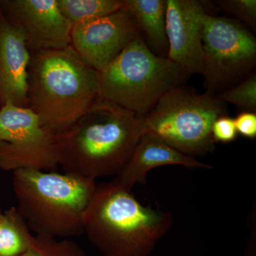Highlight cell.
<instances>
[{"mask_svg": "<svg viewBox=\"0 0 256 256\" xmlns=\"http://www.w3.org/2000/svg\"><path fill=\"white\" fill-rule=\"evenodd\" d=\"M144 132L142 116L100 98L65 132L56 134L66 173L95 181L122 171Z\"/></svg>", "mask_w": 256, "mask_h": 256, "instance_id": "obj_1", "label": "cell"}, {"mask_svg": "<svg viewBox=\"0 0 256 256\" xmlns=\"http://www.w3.org/2000/svg\"><path fill=\"white\" fill-rule=\"evenodd\" d=\"M100 74L72 46L31 52L28 106L54 134L66 131L99 98Z\"/></svg>", "mask_w": 256, "mask_h": 256, "instance_id": "obj_2", "label": "cell"}, {"mask_svg": "<svg viewBox=\"0 0 256 256\" xmlns=\"http://www.w3.org/2000/svg\"><path fill=\"white\" fill-rule=\"evenodd\" d=\"M173 223L169 212L142 206L112 180L96 185L84 228L102 256H150Z\"/></svg>", "mask_w": 256, "mask_h": 256, "instance_id": "obj_3", "label": "cell"}, {"mask_svg": "<svg viewBox=\"0 0 256 256\" xmlns=\"http://www.w3.org/2000/svg\"><path fill=\"white\" fill-rule=\"evenodd\" d=\"M95 181L68 173L22 169L13 172L18 210L36 235L70 239L84 234V218Z\"/></svg>", "mask_w": 256, "mask_h": 256, "instance_id": "obj_4", "label": "cell"}, {"mask_svg": "<svg viewBox=\"0 0 256 256\" xmlns=\"http://www.w3.org/2000/svg\"><path fill=\"white\" fill-rule=\"evenodd\" d=\"M99 74V97L142 117L188 77L169 58L152 52L142 34Z\"/></svg>", "mask_w": 256, "mask_h": 256, "instance_id": "obj_5", "label": "cell"}, {"mask_svg": "<svg viewBox=\"0 0 256 256\" xmlns=\"http://www.w3.org/2000/svg\"><path fill=\"white\" fill-rule=\"evenodd\" d=\"M225 114V104L216 96L180 86L166 92L143 117L144 132L186 156H201L214 148L212 126Z\"/></svg>", "mask_w": 256, "mask_h": 256, "instance_id": "obj_6", "label": "cell"}, {"mask_svg": "<svg viewBox=\"0 0 256 256\" xmlns=\"http://www.w3.org/2000/svg\"><path fill=\"white\" fill-rule=\"evenodd\" d=\"M206 94L216 96L255 66V36L238 22L206 14L202 34Z\"/></svg>", "mask_w": 256, "mask_h": 256, "instance_id": "obj_7", "label": "cell"}, {"mask_svg": "<svg viewBox=\"0 0 256 256\" xmlns=\"http://www.w3.org/2000/svg\"><path fill=\"white\" fill-rule=\"evenodd\" d=\"M0 170H55L58 164L56 134L44 127L26 107L6 102L0 109Z\"/></svg>", "mask_w": 256, "mask_h": 256, "instance_id": "obj_8", "label": "cell"}, {"mask_svg": "<svg viewBox=\"0 0 256 256\" xmlns=\"http://www.w3.org/2000/svg\"><path fill=\"white\" fill-rule=\"evenodd\" d=\"M141 35L129 12L122 9L74 25L70 46L84 62L100 72Z\"/></svg>", "mask_w": 256, "mask_h": 256, "instance_id": "obj_9", "label": "cell"}, {"mask_svg": "<svg viewBox=\"0 0 256 256\" xmlns=\"http://www.w3.org/2000/svg\"><path fill=\"white\" fill-rule=\"evenodd\" d=\"M0 8L22 32L30 52L70 46L73 26L62 14L57 0H0Z\"/></svg>", "mask_w": 256, "mask_h": 256, "instance_id": "obj_10", "label": "cell"}, {"mask_svg": "<svg viewBox=\"0 0 256 256\" xmlns=\"http://www.w3.org/2000/svg\"><path fill=\"white\" fill-rule=\"evenodd\" d=\"M206 10L196 0H166L168 58L190 76L202 74V34Z\"/></svg>", "mask_w": 256, "mask_h": 256, "instance_id": "obj_11", "label": "cell"}, {"mask_svg": "<svg viewBox=\"0 0 256 256\" xmlns=\"http://www.w3.org/2000/svg\"><path fill=\"white\" fill-rule=\"evenodd\" d=\"M31 52L20 28L0 8V100L20 107L28 106V66Z\"/></svg>", "mask_w": 256, "mask_h": 256, "instance_id": "obj_12", "label": "cell"}, {"mask_svg": "<svg viewBox=\"0 0 256 256\" xmlns=\"http://www.w3.org/2000/svg\"><path fill=\"white\" fill-rule=\"evenodd\" d=\"M166 165H180L191 170L213 169L210 165L176 150L154 134L144 132L129 161L112 181L132 191L137 184H146L150 170Z\"/></svg>", "mask_w": 256, "mask_h": 256, "instance_id": "obj_13", "label": "cell"}, {"mask_svg": "<svg viewBox=\"0 0 256 256\" xmlns=\"http://www.w3.org/2000/svg\"><path fill=\"white\" fill-rule=\"evenodd\" d=\"M124 8L137 24L140 32L146 36L152 52L168 58L166 34V0H122Z\"/></svg>", "mask_w": 256, "mask_h": 256, "instance_id": "obj_14", "label": "cell"}, {"mask_svg": "<svg viewBox=\"0 0 256 256\" xmlns=\"http://www.w3.org/2000/svg\"><path fill=\"white\" fill-rule=\"evenodd\" d=\"M32 236L16 207H11L0 220V256L22 255L30 246Z\"/></svg>", "mask_w": 256, "mask_h": 256, "instance_id": "obj_15", "label": "cell"}, {"mask_svg": "<svg viewBox=\"0 0 256 256\" xmlns=\"http://www.w3.org/2000/svg\"><path fill=\"white\" fill-rule=\"evenodd\" d=\"M64 16L72 26L112 14L124 6L122 0H57Z\"/></svg>", "mask_w": 256, "mask_h": 256, "instance_id": "obj_16", "label": "cell"}, {"mask_svg": "<svg viewBox=\"0 0 256 256\" xmlns=\"http://www.w3.org/2000/svg\"><path fill=\"white\" fill-rule=\"evenodd\" d=\"M18 256H87L82 247L70 239L33 235L30 246Z\"/></svg>", "mask_w": 256, "mask_h": 256, "instance_id": "obj_17", "label": "cell"}, {"mask_svg": "<svg viewBox=\"0 0 256 256\" xmlns=\"http://www.w3.org/2000/svg\"><path fill=\"white\" fill-rule=\"evenodd\" d=\"M220 102H230L238 107L255 112L256 110V76L248 75L245 80L232 88L227 89L216 96Z\"/></svg>", "mask_w": 256, "mask_h": 256, "instance_id": "obj_18", "label": "cell"}, {"mask_svg": "<svg viewBox=\"0 0 256 256\" xmlns=\"http://www.w3.org/2000/svg\"><path fill=\"white\" fill-rule=\"evenodd\" d=\"M217 3L226 12L240 18L252 30H256V0H220Z\"/></svg>", "mask_w": 256, "mask_h": 256, "instance_id": "obj_19", "label": "cell"}, {"mask_svg": "<svg viewBox=\"0 0 256 256\" xmlns=\"http://www.w3.org/2000/svg\"><path fill=\"white\" fill-rule=\"evenodd\" d=\"M212 134L214 142L226 143L234 141L238 136L234 119L226 114L220 116L214 122Z\"/></svg>", "mask_w": 256, "mask_h": 256, "instance_id": "obj_20", "label": "cell"}, {"mask_svg": "<svg viewBox=\"0 0 256 256\" xmlns=\"http://www.w3.org/2000/svg\"><path fill=\"white\" fill-rule=\"evenodd\" d=\"M237 132L250 139L256 137V114L252 112H244L234 119Z\"/></svg>", "mask_w": 256, "mask_h": 256, "instance_id": "obj_21", "label": "cell"}, {"mask_svg": "<svg viewBox=\"0 0 256 256\" xmlns=\"http://www.w3.org/2000/svg\"><path fill=\"white\" fill-rule=\"evenodd\" d=\"M5 144H6V142H2V141H0V148H2V146H4Z\"/></svg>", "mask_w": 256, "mask_h": 256, "instance_id": "obj_22", "label": "cell"}, {"mask_svg": "<svg viewBox=\"0 0 256 256\" xmlns=\"http://www.w3.org/2000/svg\"><path fill=\"white\" fill-rule=\"evenodd\" d=\"M3 213H4V212H2V210L0 208V220H1L2 217Z\"/></svg>", "mask_w": 256, "mask_h": 256, "instance_id": "obj_23", "label": "cell"}, {"mask_svg": "<svg viewBox=\"0 0 256 256\" xmlns=\"http://www.w3.org/2000/svg\"><path fill=\"white\" fill-rule=\"evenodd\" d=\"M2 106V105L1 100H0V109H1Z\"/></svg>", "mask_w": 256, "mask_h": 256, "instance_id": "obj_24", "label": "cell"}]
</instances>
